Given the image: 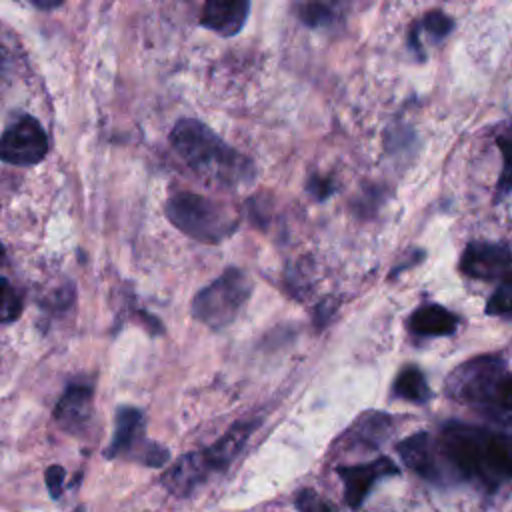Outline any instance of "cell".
Returning a JSON list of instances; mask_svg holds the SVG:
<instances>
[{"label":"cell","mask_w":512,"mask_h":512,"mask_svg":"<svg viewBox=\"0 0 512 512\" xmlns=\"http://www.w3.org/2000/svg\"><path fill=\"white\" fill-rule=\"evenodd\" d=\"M436 448L460 478L486 490L512 480V434L448 422L440 430Z\"/></svg>","instance_id":"1"},{"label":"cell","mask_w":512,"mask_h":512,"mask_svg":"<svg viewBox=\"0 0 512 512\" xmlns=\"http://www.w3.org/2000/svg\"><path fill=\"white\" fill-rule=\"evenodd\" d=\"M170 144L190 170L216 186L238 188L254 180L252 160L200 120H178L170 130Z\"/></svg>","instance_id":"2"},{"label":"cell","mask_w":512,"mask_h":512,"mask_svg":"<svg viewBox=\"0 0 512 512\" xmlns=\"http://www.w3.org/2000/svg\"><path fill=\"white\" fill-rule=\"evenodd\" d=\"M164 212L172 226L204 244H220L238 228V218L226 206L196 192H174Z\"/></svg>","instance_id":"3"},{"label":"cell","mask_w":512,"mask_h":512,"mask_svg":"<svg viewBox=\"0 0 512 512\" xmlns=\"http://www.w3.org/2000/svg\"><path fill=\"white\" fill-rule=\"evenodd\" d=\"M252 294V280L240 268H226L192 298V316L212 330L230 326Z\"/></svg>","instance_id":"4"},{"label":"cell","mask_w":512,"mask_h":512,"mask_svg":"<svg viewBox=\"0 0 512 512\" xmlns=\"http://www.w3.org/2000/svg\"><path fill=\"white\" fill-rule=\"evenodd\" d=\"M506 360L500 354H480L458 364L446 378V394L478 414L492 402L500 382L506 378Z\"/></svg>","instance_id":"5"},{"label":"cell","mask_w":512,"mask_h":512,"mask_svg":"<svg viewBox=\"0 0 512 512\" xmlns=\"http://www.w3.org/2000/svg\"><path fill=\"white\" fill-rule=\"evenodd\" d=\"M48 136L30 114H18L2 132V160L16 166L38 164L48 154Z\"/></svg>","instance_id":"6"},{"label":"cell","mask_w":512,"mask_h":512,"mask_svg":"<svg viewBox=\"0 0 512 512\" xmlns=\"http://www.w3.org/2000/svg\"><path fill=\"white\" fill-rule=\"evenodd\" d=\"M458 270L474 280H504L512 274V250L502 242L472 240L462 250Z\"/></svg>","instance_id":"7"},{"label":"cell","mask_w":512,"mask_h":512,"mask_svg":"<svg viewBox=\"0 0 512 512\" xmlns=\"http://www.w3.org/2000/svg\"><path fill=\"white\" fill-rule=\"evenodd\" d=\"M342 484H344V500L350 508H360L370 490L384 478L396 476L398 466L388 458L380 456L372 462L352 464V466H338L336 468Z\"/></svg>","instance_id":"8"},{"label":"cell","mask_w":512,"mask_h":512,"mask_svg":"<svg viewBox=\"0 0 512 512\" xmlns=\"http://www.w3.org/2000/svg\"><path fill=\"white\" fill-rule=\"evenodd\" d=\"M92 398L94 388L90 384H68L54 408L56 424L68 434H82L92 418Z\"/></svg>","instance_id":"9"},{"label":"cell","mask_w":512,"mask_h":512,"mask_svg":"<svg viewBox=\"0 0 512 512\" xmlns=\"http://www.w3.org/2000/svg\"><path fill=\"white\" fill-rule=\"evenodd\" d=\"M254 428H256V422H236L222 438H218L214 444L198 452L200 462L206 468L208 476L212 472H224L230 466V462L244 448Z\"/></svg>","instance_id":"10"},{"label":"cell","mask_w":512,"mask_h":512,"mask_svg":"<svg viewBox=\"0 0 512 512\" xmlns=\"http://www.w3.org/2000/svg\"><path fill=\"white\" fill-rule=\"evenodd\" d=\"M402 462L414 470L418 476L430 480V482H440L442 480V472L436 460L438 448L434 446L432 438L428 432H416L408 438H404L398 446H396Z\"/></svg>","instance_id":"11"},{"label":"cell","mask_w":512,"mask_h":512,"mask_svg":"<svg viewBox=\"0 0 512 512\" xmlns=\"http://www.w3.org/2000/svg\"><path fill=\"white\" fill-rule=\"evenodd\" d=\"M248 12L250 2L246 0H210L202 8L200 24L222 36H234L244 26Z\"/></svg>","instance_id":"12"},{"label":"cell","mask_w":512,"mask_h":512,"mask_svg":"<svg viewBox=\"0 0 512 512\" xmlns=\"http://www.w3.org/2000/svg\"><path fill=\"white\" fill-rule=\"evenodd\" d=\"M460 318L450 312L448 308L428 302L418 306L408 318V330L414 336L422 338H436V336H450L456 332Z\"/></svg>","instance_id":"13"},{"label":"cell","mask_w":512,"mask_h":512,"mask_svg":"<svg viewBox=\"0 0 512 512\" xmlns=\"http://www.w3.org/2000/svg\"><path fill=\"white\" fill-rule=\"evenodd\" d=\"M144 414L134 406H120L114 416V434L110 446L106 448L108 458L128 454L142 440Z\"/></svg>","instance_id":"14"},{"label":"cell","mask_w":512,"mask_h":512,"mask_svg":"<svg viewBox=\"0 0 512 512\" xmlns=\"http://www.w3.org/2000/svg\"><path fill=\"white\" fill-rule=\"evenodd\" d=\"M392 428V418L382 412H368L348 430V438L352 444H364L368 448L378 446Z\"/></svg>","instance_id":"15"},{"label":"cell","mask_w":512,"mask_h":512,"mask_svg":"<svg viewBox=\"0 0 512 512\" xmlns=\"http://www.w3.org/2000/svg\"><path fill=\"white\" fill-rule=\"evenodd\" d=\"M394 396L406 400V402H414V404H426L432 396V390L426 382L424 372L418 366H404L392 386Z\"/></svg>","instance_id":"16"},{"label":"cell","mask_w":512,"mask_h":512,"mask_svg":"<svg viewBox=\"0 0 512 512\" xmlns=\"http://www.w3.org/2000/svg\"><path fill=\"white\" fill-rule=\"evenodd\" d=\"M482 416L494 424L512 426V372H508L500 382L492 402L486 406Z\"/></svg>","instance_id":"17"},{"label":"cell","mask_w":512,"mask_h":512,"mask_svg":"<svg viewBox=\"0 0 512 512\" xmlns=\"http://www.w3.org/2000/svg\"><path fill=\"white\" fill-rule=\"evenodd\" d=\"M496 146L502 154V170L496 182V200L512 192V128H502L496 134Z\"/></svg>","instance_id":"18"},{"label":"cell","mask_w":512,"mask_h":512,"mask_svg":"<svg viewBox=\"0 0 512 512\" xmlns=\"http://www.w3.org/2000/svg\"><path fill=\"white\" fill-rule=\"evenodd\" d=\"M484 312L488 316L512 320V274L502 280V284L492 292V296L486 300Z\"/></svg>","instance_id":"19"},{"label":"cell","mask_w":512,"mask_h":512,"mask_svg":"<svg viewBox=\"0 0 512 512\" xmlns=\"http://www.w3.org/2000/svg\"><path fill=\"white\" fill-rule=\"evenodd\" d=\"M298 18L310 28H322V26H328L330 22H334L336 10L332 4L306 2V4L298 6Z\"/></svg>","instance_id":"20"},{"label":"cell","mask_w":512,"mask_h":512,"mask_svg":"<svg viewBox=\"0 0 512 512\" xmlns=\"http://www.w3.org/2000/svg\"><path fill=\"white\" fill-rule=\"evenodd\" d=\"M416 24L432 38V42H442L454 28V20L442 10H428Z\"/></svg>","instance_id":"21"},{"label":"cell","mask_w":512,"mask_h":512,"mask_svg":"<svg viewBox=\"0 0 512 512\" xmlns=\"http://www.w3.org/2000/svg\"><path fill=\"white\" fill-rule=\"evenodd\" d=\"M22 314V298L16 292V288L8 282V278H2V322L10 324Z\"/></svg>","instance_id":"22"},{"label":"cell","mask_w":512,"mask_h":512,"mask_svg":"<svg viewBox=\"0 0 512 512\" xmlns=\"http://www.w3.org/2000/svg\"><path fill=\"white\" fill-rule=\"evenodd\" d=\"M296 506L300 512H332L330 504L326 500H322L316 492H312L310 488L300 490L298 498H296Z\"/></svg>","instance_id":"23"},{"label":"cell","mask_w":512,"mask_h":512,"mask_svg":"<svg viewBox=\"0 0 512 512\" xmlns=\"http://www.w3.org/2000/svg\"><path fill=\"white\" fill-rule=\"evenodd\" d=\"M306 190L314 200H326L334 192V182L326 176H310L306 182Z\"/></svg>","instance_id":"24"},{"label":"cell","mask_w":512,"mask_h":512,"mask_svg":"<svg viewBox=\"0 0 512 512\" xmlns=\"http://www.w3.org/2000/svg\"><path fill=\"white\" fill-rule=\"evenodd\" d=\"M64 478H66V472H64L62 466L52 464V466L46 468V486H48L52 498H60L62 486H64Z\"/></svg>","instance_id":"25"},{"label":"cell","mask_w":512,"mask_h":512,"mask_svg":"<svg viewBox=\"0 0 512 512\" xmlns=\"http://www.w3.org/2000/svg\"><path fill=\"white\" fill-rule=\"evenodd\" d=\"M32 6L38 10H52V8L62 6V2L60 0H32Z\"/></svg>","instance_id":"26"}]
</instances>
